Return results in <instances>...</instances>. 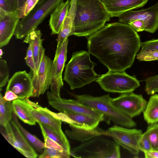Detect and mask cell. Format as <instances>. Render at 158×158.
Returning <instances> with one entry per match:
<instances>
[{
    "label": "cell",
    "mask_w": 158,
    "mask_h": 158,
    "mask_svg": "<svg viewBox=\"0 0 158 158\" xmlns=\"http://www.w3.org/2000/svg\"><path fill=\"white\" fill-rule=\"evenodd\" d=\"M0 132L6 139L15 149L28 158H36L38 155L24 136L19 127L12 119Z\"/></svg>",
    "instance_id": "obj_10"
},
{
    "label": "cell",
    "mask_w": 158,
    "mask_h": 158,
    "mask_svg": "<svg viewBox=\"0 0 158 158\" xmlns=\"http://www.w3.org/2000/svg\"><path fill=\"white\" fill-rule=\"evenodd\" d=\"M118 17L119 22L128 24L133 20H141L144 24V31L154 33L158 29V2L146 9L127 11Z\"/></svg>",
    "instance_id": "obj_11"
},
{
    "label": "cell",
    "mask_w": 158,
    "mask_h": 158,
    "mask_svg": "<svg viewBox=\"0 0 158 158\" xmlns=\"http://www.w3.org/2000/svg\"><path fill=\"white\" fill-rule=\"evenodd\" d=\"M140 150L144 152L153 150L146 131L143 133L138 141Z\"/></svg>",
    "instance_id": "obj_35"
},
{
    "label": "cell",
    "mask_w": 158,
    "mask_h": 158,
    "mask_svg": "<svg viewBox=\"0 0 158 158\" xmlns=\"http://www.w3.org/2000/svg\"><path fill=\"white\" fill-rule=\"evenodd\" d=\"M111 18L144 6L148 0H99Z\"/></svg>",
    "instance_id": "obj_18"
},
{
    "label": "cell",
    "mask_w": 158,
    "mask_h": 158,
    "mask_svg": "<svg viewBox=\"0 0 158 158\" xmlns=\"http://www.w3.org/2000/svg\"><path fill=\"white\" fill-rule=\"evenodd\" d=\"M71 130H66L65 133L70 139L85 142L99 135H105V130L98 127L91 129H86L70 126Z\"/></svg>",
    "instance_id": "obj_23"
},
{
    "label": "cell",
    "mask_w": 158,
    "mask_h": 158,
    "mask_svg": "<svg viewBox=\"0 0 158 158\" xmlns=\"http://www.w3.org/2000/svg\"><path fill=\"white\" fill-rule=\"evenodd\" d=\"M64 1L39 0L29 13L19 21L14 34L16 39H22L31 31L36 29Z\"/></svg>",
    "instance_id": "obj_6"
},
{
    "label": "cell",
    "mask_w": 158,
    "mask_h": 158,
    "mask_svg": "<svg viewBox=\"0 0 158 158\" xmlns=\"http://www.w3.org/2000/svg\"><path fill=\"white\" fill-rule=\"evenodd\" d=\"M68 116L66 123L76 127L91 129L98 127L101 120L90 115L78 113L65 112Z\"/></svg>",
    "instance_id": "obj_20"
},
{
    "label": "cell",
    "mask_w": 158,
    "mask_h": 158,
    "mask_svg": "<svg viewBox=\"0 0 158 158\" xmlns=\"http://www.w3.org/2000/svg\"><path fill=\"white\" fill-rule=\"evenodd\" d=\"M41 129L42 133H44L51 139L58 143L64 150L70 154V145L68 141L63 139L54 130L41 123H38Z\"/></svg>",
    "instance_id": "obj_28"
},
{
    "label": "cell",
    "mask_w": 158,
    "mask_h": 158,
    "mask_svg": "<svg viewBox=\"0 0 158 158\" xmlns=\"http://www.w3.org/2000/svg\"><path fill=\"white\" fill-rule=\"evenodd\" d=\"M110 18L99 0H77L71 35L88 36L104 27Z\"/></svg>",
    "instance_id": "obj_2"
},
{
    "label": "cell",
    "mask_w": 158,
    "mask_h": 158,
    "mask_svg": "<svg viewBox=\"0 0 158 158\" xmlns=\"http://www.w3.org/2000/svg\"><path fill=\"white\" fill-rule=\"evenodd\" d=\"M26 0H17L16 9H19L22 7L24 5Z\"/></svg>",
    "instance_id": "obj_43"
},
{
    "label": "cell",
    "mask_w": 158,
    "mask_h": 158,
    "mask_svg": "<svg viewBox=\"0 0 158 158\" xmlns=\"http://www.w3.org/2000/svg\"><path fill=\"white\" fill-rule=\"evenodd\" d=\"M146 158H158V151L152 150L144 152Z\"/></svg>",
    "instance_id": "obj_42"
},
{
    "label": "cell",
    "mask_w": 158,
    "mask_h": 158,
    "mask_svg": "<svg viewBox=\"0 0 158 158\" xmlns=\"http://www.w3.org/2000/svg\"><path fill=\"white\" fill-rule=\"evenodd\" d=\"M47 96L49 104L60 112H68L87 114L103 121L104 115L101 113L80 102L77 100L66 99L55 96L48 91Z\"/></svg>",
    "instance_id": "obj_9"
},
{
    "label": "cell",
    "mask_w": 158,
    "mask_h": 158,
    "mask_svg": "<svg viewBox=\"0 0 158 158\" xmlns=\"http://www.w3.org/2000/svg\"><path fill=\"white\" fill-rule=\"evenodd\" d=\"M70 156L77 158H120L119 145L102 135L83 142L71 149Z\"/></svg>",
    "instance_id": "obj_5"
},
{
    "label": "cell",
    "mask_w": 158,
    "mask_h": 158,
    "mask_svg": "<svg viewBox=\"0 0 158 158\" xmlns=\"http://www.w3.org/2000/svg\"><path fill=\"white\" fill-rule=\"evenodd\" d=\"M143 112L144 119L148 124L158 122V94L151 96Z\"/></svg>",
    "instance_id": "obj_25"
},
{
    "label": "cell",
    "mask_w": 158,
    "mask_h": 158,
    "mask_svg": "<svg viewBox=\"0 0 158 158\" xmlns=\"http://www.w3.org/2000/svg\"><path fill=\"white\" fill-rule=\"evenodd\" d=\"M42 133L44 139L45 147L56 149L61 151H65L58 143L51 139L44 133Z\"/></svg>",
    "instance_id": "obj_38"
},
{
    "label": "cell",
    "mask_w": 158,
    "mask_h": 158,
    "mask_svg": "<svg viewBox=\"0 0 158 158\" xmlns=\"http://www.w3.org/2000/svg\"><path fill=\"white\" fill-rule=\"evenodd\" d=\"M141 47L144 50L158 51V39H152L141 42Z\"/></svg>",
    "instance_id": "obj_37"
},
{
    "label": "cell",
    "mask_w": 158,
    "mask_h": 158,
    "mask_svg": "<svg viewBox=\"0 0 158 158\" xmlns=\"http://www.w3.org/2000/svg\"><path fill=\"white\" fill-rule=\"evenodd\" d=\"M128 24L131 26L137 32L144 31V26L143 21L136 19L130 22Z\"/></svg>",
    "instance_id": "obj_39"
},
{
    "label": "cell",
    "mask_w": 158,
    "mask_h": 158,
    "mask_svg": "<svg viewBox=\"0 0 158 158\" xmlns=\"http://www.w3.org/2000/svg\"><path fill=\"white\" fill-rule=\"evenodd\" d=\"M145 90L148 95L158 93V74L146 78Z\"/></svg>",
    "instance_id": "obj_31"
},
{
    "label": "cell",
    "mask_w": 158,
    "mask_h": 158,
    "mask_svg": "<svg viewBox=\"0 0 158 158\" xmlns=\"http://www.w3.org/2000/svg\"><path fill=\"white\" fill-rule=\"evenodd\" d=\"M30 111L37 123H43L55 131L64 140L68 141L61 128V121L53 115L51 111L43 108L38 103L27 99Z\"/></svg>",
    "instance_id": "obj_15"
},
{
    "label": "cell",
    "mask_w": 158,
    "mask_h": 158,
    "mask_svg": "<svg viewBox=\"0 0 158 158\" xmlns=\"http://www.w3.org/2000/svg\"><path fill=\"white\" fill-rule=\"evenodd\" d=\"M4 99L7 101H11L18 98V96L11 90L6 91L3 97Z\"/></svg>",
    "instance_id": "obj_40"
},
{
    "label": "cell",
    "mask_w": 158,
    "mask_h": 158,
    "mask_svg": "<svg viewBox=\"0 0 158 158\" xmlns=\"http://www.w3.org/2000/svg\"><path fill=\"white\" fill-rule=\"evenodd\" d=\"M39 0H26L24 6L17 9L21 19L27 16L35 6Z\"/></svg>",
    "instance_id": "obj_34"
},
{
    "label": "cell",
    "mask_w": 158,
    "mask_h": 158,
    "mask_svg": "<svg viewBox=\"0 0 158 158\" xmlns=\"http://www.w3.org/2000/svg\"><path fill=\"white\" fill-rule=\"evenodd\" d=\"M3 55V51L2 50L1 48L0 49V56H1Z\"/></svg>",
    "instance_id": "obj_45"
},
{
    "label": "cell",
    "mask_w": 158,
    "mask_h": 158,
    "mask_svg": "<svg viewBox=\"0 0 158 158\" xmlns=\"http://www.w3.org/2000/svg\"><path fill=\"white\" fill-rule=\"evenodd\" d=\"M9 90L16 94L19 99L32 97L34 87L31 76L26 70L15 73L8 81L6 91Z\"/></svg>",
    "instance_id": "obj_14"
},
{
    "label": "cell",
    "mask_w": 158,
    "mask_h": 158,
    "mask_svg": "<svg viewBox=\"0 0 158 158\" xmlns=\"http://www.w3.org/2000/svg\"><path fill=\"white\" fill-rule=\"evenodd\" d=\"M110 102L116 108L132 118L139 115L145 109L147 102L141 94L133 92L121 94L111 98Z\"/></svg>",
    "instance_id": "obj_12"
},
{
    "label": "cell",
    "mask_w": 158,
    "mask_h": 158,
    "mask_svg": "<svg viewBox=\"0 0 158 158\" xmlns=\"http://www.w3.org/2000/svg\"><path fill=\"white\" fill-rule=\"evenodd\" d=\"M148 1L149 0H148Z\"/></svg>",
    "instance_id": "obj_46"
},
{
    "label": "cell",
    "mask_w": 158,
    "mask_h": 158,
    "mask_svg": "<svg viewBox=\"0 0 158 158\" xmlns=\"http://www.w3.org/2000/svg\"><path fill=\"white\" fill-rule=\"evenodd\" d=\"M21 19L18 10L7 11L0 8V48L7 45Z\"/></svg>",
    "instance_id": "obj_16"
},
{
    "label": "cell",
    "mask_w": 158,
    "mask_h": 158,
    "mask_svg": "<svg viewBox=\"0 0 158 158\" xmlns=\"http://www.w3.org/2000/svg\"><path fill=\"white\" fill-rule=\"evenodd\" d=\"M12 105L13 111L23 122L31 125L35 124L36 121L30 111L27 99H15L13 101Z\"/></svg>",
    "instance_id": "obj_24"
},
{
    "label": "cell",
    "mask_w": 158,
    "mask_h": 158,
    "mask_svg": "<svg viewBox=\"0 0 158 158\" xmlns=\"http://www.w3.org/2000/svg\"><path fill=\"white\" fill-rule=\"evenodd\" d=\"M87 38L88 52L109 71H124L130 68L141 47L137 32L119 22L105 25Z\"/></svg>",
    "instance_id": "obj_1"
},
{
    "label": "cell",
    "mask_w": 158,
    "mask_h": 158,
    "mask_svg": "<svg viewBox=\"0 0 158 158\" xmlns=\"http://www.w3.org/2000/svg\"><path fill=\"white\" fill-rule=\"evenodd\" d=\"M136 58L139 61H151L158 60V51L141 49L137 54Z\"/></svg>",
    "instance_id": "obj_32"
},
{
    "label": "cell",
    "mask_w": 158,
    "mask_h": 158,
    "mask_svg": "<svg viewBox=\"0 0 158 158\" xmlns=\"http://www.w3.org/2000/svg\"><path fill=\"white\" fill-rule=\"evenodd\" d=\"M143 134L137 129H130L115 125L105 131L106 135L111 137L119 145L127 150L135 158L139 152L138 141Z\"/></svg>",
    "instance_id": "obj_8"
},
{
    "label": "cell",
    "mask_w": 158,
    "mask_h": 158,
    "mask_svg": "<svg viewBox=\"0 0 158 158\" xmlns=\"http://www.w3.org/2000/svg\"><path fill=\"white\" fill-rule=\"evenodd\" d=\"M13 111L11 101L5 100L0 93V124L4 127L12 120Z\"/></svg>",
    "instance_id": "obj_26"
},
{
    "label": "cell",
    "mask_w": 158,
    "mask_h": 158,
    "mask_svg": "<svg viewBox=\"0 0 158 158\" xmlns=\"http://www.w3.org/2000/svg\"><path fill=\"white\" fill-rule=\"evenodd\" d=\"M95 81L105 91L121 94L133 92L140 86L136 78L125 71H109Z\"/></svg>",
    "instance_id": "obj_7"
},
{
    "label": "cell",
    "mask_w": 158,
    "mask_h": 158,
    "mask_svg": "<svg viewBox=\"0 0 158 158\" xmlns=\"http://www.w3.org/2000/svg\"><path fill=\"white\" fill-rule=\"evenodd\" d=\"M52 61L44 55L37 71L36 74L32 76L34 87L32 97L38 98L44 94L50 86V73Z\"/></svg>",
    "instance_id": "obj_17"
},
{
    "label": "cell",
    "mask_w": 158,
    "mask_h": 158,
    "mask_svg": "<svg viewBox=\"0 0 158 158\" xmlns=\"http://www.w3.org/2000/svg\"><path fill=\"white\" fill-rule=\"evenodd\" d=\"M70 6L60 30L58 34L56 52H58L65 40L71 35L77 0H69Z\"/></svg>",
    "instance_id": "obj_21"
},
{
    "label": "cell",
    "mask_w": 158,
    "mask_h": 158,
    "mask_svg": "<svg viewBox=\"0 0 158 158\" xmlns=\"http://www.w3.org/2000/svg\"><path fill=\"white\" fill-rule=\"evenodd\" d=\"M68 39H66L60 49L55 53L50 73L51 92L57 97H60V91L63 85L62 73L67 60Z\"/></svg>",
    "instance_id": "obj_13"
},
{
    "label": "cell",
    "mask_w": 158,
    "mask_h": 158,
    "mask_svg": "<svg viewBox=\"0 0 158 158\" xmlns=\"http://www.w3.org/2000/svg\"><path fill=\"white\" fill-rule=\"evenodd\" d=\"M77 100L82 104L101 113L104 117L117 125L130 128L136 126L132 118L116 108L110 102V94L99 97L89 94H71Z\"/></svg>",
    "instance_id": "obj_4"
},
{
    "label": "cell",
    "mask_w": 158,
    "mask_h": 158,
    "mask_svg": "<svg viewBox=\"0 0 158 158\" xmlns=\"http://www.w3.org/2000/svg\"><path fill=\"white\" fill-rule=\"evenodd\" d=\"M8 1L12 10H15L16 9L17 0H8Z\"/></svg>",
    "instance_id": "obj_44"
},
{
    "label": "cell",
    "mask_w": 158,
    "mask_h": 158,
    "mask_svg": "<svg viewBox=\"0 0 158 158\" xmlns=\"http://www.w3.org/2000/svg\"><path fill=\"white\" fill-rule=\"evenodd\" d=\"M9 70L6 61L1 58L0 59V88L1 91L9 81Z\"/></svg>",
    "instance_id": "obj_33"
},
{
    "label": "cell",
    "mask_w": 158,
    "mask_h": 158,
    "mask_svg": "<svg viewBox=\"0 0 158 158\" xmlns=\"http://www.w3.org/2000/svg\"><path fill=\"white\" fill-rule=\"evenodd\" d=\"M25 59L27 64L30 68L32 72V76L35 75L37 72L36 70L32 49L31 45L30 44H29V46L27 50L26 56Z\"/></svg>",
    "instance_id": "obj_36"
},
{
    "label": "cell",
    "mask_w": 158,
    "mask_h": 158,
    "mask_svg": "<svg viewBox=\"0 0 158 158\" xmlns=\"http://www.w3.org/2000/svg\"><path fill=\"white\" fill-rule=\"evenodd\" d=\"M70 6L69 0L63 2L50 15L49 25L52 35L58 34Z\"/></svg>",
    "instance_id": "obj_22"
},
{
    "label": "cell",
    "mask_w": 158,
    "mask_h": 158,
    "mask_svg": "<svg viewBox=\"0 0 158 158\" xmlns=\"http://www.w3.org/2000/svg\"><path fill=\"white\" fill-rule=\"evenodd\" d=\"M146 131L153 150L158 151V123L151 124Z\"/></svg>",
    "instance_id": "obj_29"
},
{
    "label": "cell",
    "mask_w": 158,
    "mask_h": 158,
    "mask_svg": "<svg viewBox=\"0 0 158 158\" xmlns=\"http://www.w3.org/2000/svg\"><path fill=\"white\" fill-rule=\"evenodd\" d=\"M90 54L85 51L74 52L66 65L63 80L71 89L81 88L100 77L94 70L95 64L91 60Z\"/></svg>",
    "instance_id": "obj_3"
},
{
    "label": "cell",
    "mask_w": 158,
    "mask_h": 158,
    "mask_svg": "<svg viewBox=\"0 0 158 158\" xmlns=\"http://www.w3.org/2000/svg\"><path fill=\"white\" fill-rule=\"evenodd\" d=\"M42 36L40 30L36 29L29 32L25 37L23 41L31 45L37 72L45 55V49L42 45Z\"/></svg>",
    "instance_id": "obj_19"
},
{
    "label": "cell",
    "mask_w": 158,
    "mask_h": 158,
    "mask_svg": "<svg viewBox=\"0 0 158 158\" xmlns=\"http://www.w3.org/2000/svg\"><path fill=\"white\" fill-rule=\"evenodd\" d=\"M0 8L7 11L12 10L8 0H0Z\"/></svg>",
    "instance_id": "obj_41"
},
{
    "label": "cell",
    "mask_w": 158,
    "mask_h": 158,
    "mask_svg": "<svg viewBox=\"0 0 158 158\" xmlns=\"http://www.w3.org/2000/svg\"><path fill=\"white\" fill-rule=\"evenodd\" d=\"M70 154L65 151L45 147L43 153L40 155V158H69Z\"/></svg>",
    "instance_id": "obj_30"
},
{
    "label": "cell",
    "mask_w": 158,
    "mask_h": 158,
    "mask_svg": "<svg viewBox=\"0 0 158 158\" xmlns=\"http://www.w3.org/2000/svg\"><path fill=\"white\" fill-rule=\"evenodd\" d=\"M12 119L19 127L24 136L33 147L38 152H41L44 149L45 147L44 143L28 131L21 125L17 118V116L14 111Z\"/></svg>",
    "instance_id": "obj_27"
}]
</instances>
